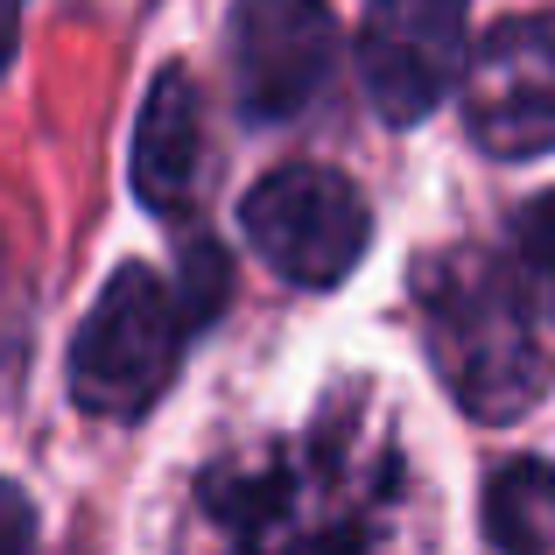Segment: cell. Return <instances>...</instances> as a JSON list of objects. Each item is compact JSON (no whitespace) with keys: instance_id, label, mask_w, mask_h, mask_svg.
<instances>
[{"instance_id":"cell-4","label":"cell","mask_w":555,"mask_h":555,"mask_svg":"<svg viewBox=\"0 0 555 555\" xmlns=\"http://www.w3.org/2000/svg\"><path fill=\"white\" fill-rule=\"evenodd\" d=\"M240 225H246V240H254V254L296 288H338L345 274L359 268L366 240H373L359 183L338 177V169H324V163L268 169V177L246 190Z\"/></svg>"},{"instance_id":"cell-8","label":"cell","mask_w":555,"mask_h":555,"mask_svg":"<svg viewBox=\"0 0 555 555\" xmlns=\"http://www.w3.org/2000/svg\"><path fill=\"white\" fill-rule=\"evenodd\" d=\"M197 163H204V120H197V85L183 64H169L149 85L134 120V197L163 218H183L197 197Z\"/></svg>"},{"instance_id":"cell-6","label":"cell","mask_w":555,"mask_h":555,"mask_svg":"<svg viewBox=\"0 0 555 555\" xmlns=\"http://www.w3.org/2000/svg\"><path fill=\"white\" fill-rule=\"evenodd\" d=\"M338 70L331 0H240L232 8V85L246 120H296Z\"/></svg>"},{"instance_id":"cell-3","label":"cell","mask_w":555,"mask_h":555,"mask_svg":"<svg viewBox=\"0 0 555 555\" xmlns=\"http://www.w3.org/2000/svg\"><path fill=\"white\" fill-rule=\"evenodd\" d=\"M225 302V254L190 246L183 282L127 260L99 288L92 317L70 338V393L85 415H141L163 401V387L183 366V345L204 317Z\"/></svg>"},{"instance_id":"cell-7","label":"cell","mask_w":555,"mask_h":555,"mask_svg":"<svg viewBox=\"0 0 555 555\" xmlns=\"http://www.w3.org/2000/svg\"><path fill=\"white\" fill-rule=\"evenodd\" d=\"M464 0H373L359 28V70L379 120L415 127L464 78Z\"/></svg>"},{"instance_id":"cell-9","label":"cell","mask_w":555,"mask_h":555,"mask_svg":"<svg viewBox=\"0 0 555 555\" xmlns=\"http://www.w3.org/2000/svg\"><path fill=\"white\" fill-rule=\"evenodd\" d=\"M486 534L506 555H542L555 542V472L534 457L506 464L486 486Z\"/></svg>"},{"instance_id":"cell-2","label":"cell","mask_w":555,"mask_h":555,"mask_svg":"<svg viewBox=\"0 0 555 555\" xmlns=\"http://www.w3.org/2000/svg\"><path fill=\"white\" fill-rule=\"evenodd\" d=\"M415 302L422 331H429V359L464 415L514 422L548 393L555 345L534 282L514 260L486 254V246H450V254L422 260Z\"/></svg>"},{"instance_id":"cell-11","label":"cell","mask_w":555,"mask_h":555,"mask_svg":"<svg viewBox=\"0 0 555 555\" xmlns=\"http://www.w3.org/2000/svg\"><path fill=\"white\" fill-rule=\"evenodd\" d=\"M0 555H36V506L14 478H0Z\"/></svg>"},{"instance_id":"cell-10","label":"cell","mask_w":555,"mask_h":555,"mask_svg":"<svg viewBox=\"0 0 555 555\" xmlns=\"http://www.w3.org/2000/svg\"><path fill=\"white\" fill-rule=\"evenodd\" d=\"M514 240H520V260H528L534 282H555V190H548V197H534V204H520Z\"/></svg>"},{"instance_id":"cell-5","label":"cell","mask_w":555,"mask_h":555,"mask_svg":"<svg viewBox=\"0 0 555 555\" xmlns=\"http://www.w3.org/2000/svg\"><path fill=\"white\" fill-rule=\"evenodd\" d=\"M464 120L492 155H534L555 141V8L514 14L464 56Z\"/></svg>"},{"instance_id":"cell-1","label":"cell","mask_w":555,"mask_h":555,"mask_svg":"<svg viewBox=\"0 0 555 555\" xmlns=\"http://www.w3.org/2000/svg\"><path fill=\"white\" fill-rule=\"evenodd\" d=\"M401 500V436L366 387H345L302 429L204 464L183 555H387Z\"/></svg>"},{"instance_id":"cell-12","label":"cell","mask_w":555,"mask_h":555,"mask_svg":"<svg viewBox=\"0 0 555 555\" xmlns=\"http://www.w3.org/2000/svg\"><path fill=\"white\" fill-rule=\"evenodd\" d=\"M14 36H22V0H0V70L14 56Z\"/></svg>"}]
</instances>
